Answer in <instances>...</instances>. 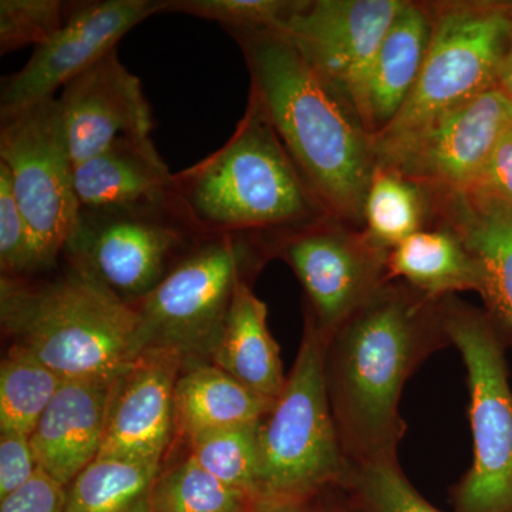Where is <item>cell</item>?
Listing matches in <instances>:
<instances>
[{"label": "cell", "mask_w": 512, "mask_h": 512, "mask_svg": "<svg viewBox=\"0 0 512 512\" xmlns=\"http://www.w3.org/2000/svg\"><path fill=\"white\" fill-rule=\"evenodd\" d=\"M201 238L170 194L143 204L82 208L62 258L136 305Z\"/></svg>", "instance_id": "9"}, {"label": "cell", "mask_w": 512, "mask_h": 512, "mask_svg": "<svg viewBox=\"0 0 512 512\" xmlns=\"http://www.w3.org/2000/svg\"><path fill=\"white\" fill-rule=\"evenodd\" d=\"M59 101L74 165L96 156L121 136H150L153 111L140 79L117 49L74 77Z\"/></svg>", "instance_id": "16"}, {"label": "cell", "mask_w": 512, "mask_h": 512, "mask_svg": "<svg viewBox=\"0 0 512 512\" xmlns=\"http://www.w3.org/2000/svg\"><path fill=\"white\" fill-rule=\"evenodd\" d=\"M0 322L63 380L113 379L141 352L136 306L69 261L40 281L2 276Z\"/></svg>", "instance_id": "4"}, {"label": "cell", "mask_w": 512, "mask_h": 512, "mask_svg": "<svg viewBox=\"0 0 512 512\" xmlns=\"http://www.w3.org/2000/svg\"><path fill=\"white\" fill-rule=\"evenodd\" d=\"M406 3L403 0L299 2L278 33L353 106L380 43Z\"/></svg>", "instance_id": "14"}, {"label": "cell", "mask_w": 512, "mask_h": 512, "mask_svg": "<svg viewBox=\"0 0 512 512\" xmlns=\"http://www.w3.org/2000/svg\"><path fill=\"white\" fill-rule=\"evenodd\" d=\"M252 512H305L303 501H258Z\"/></svg>", "instance_id": "36"}, {"label": "cell", "mask_w": 512, "mask_h": 512, "mask_svg": "<svg viewBox=\"0 0 512 512\" xmlns=\"http://www.w3.org/2000/svg\"><path fill=\"white\" fill-rule=\"evenodd\" d=\"M183 353L148 348L113 377L97 458L161 467L175 434L174 396Z\"/></svg>", "instance_id": "15"}, {"label": "cell", "mask_w": 512, "mask_h": 512, "mask_svg": "<svg viewBox=\"0 0 512 512\" xmlns=\"http://www.w3.org/2000/svg\"><path fill=\"white\" fill-rule=\"evenodd\" d=\"M392 279H403L434 301L454 292L480 291L476 259L450 227L420 229L393 248L387 256V281Z\"/></svg>", "instance_id": "23"}, {"label": "cell", "mask_w": 512, "mask_h": 512, "mask_svg": "<svg viewBox=\"0 0 512 512\" xmlns=\"http://www.w3.org/2000/svg\"><path fill=\"white\" fill-rule=\"evenodd\" d=\"M37 464L29 436L0 434V501L35 477Z\"/></svg>", "instance_id": "34"}, {"label": "cell", "mask_w": 512, "mask_h": 512, "mask_svg": "<svg viewBox=\"0 0 512 512\" xmlns=\"http://www.w3.org/2000/svg\"><path fill=\"white\" fill-rule=\"evenodd\" d=\"M269 237L227 234L201 238L146 298L137 302L141 352L170 348L207 360L220 343L235 289L262 256Z\"/></svg>", "instance_id": "7"}, {"label": "cell", "mask_w": 512, "mask_h": 512, "mask_svg": "<svg viewBox=\"0 0 512 512\" xmlns=\"http://www.w3.org/2000/svg\"><path fill=\"white\" fill-rule=\"evenodd\" d=\"M64 380L13 343L0 365V433L29 436Z\"/></svg>", "instance_id": "26"}, {"label": "cell", "mask_w": 512, "mask_h": 512, "mask_svg": "<svg viewBox=\"0 0 512 512\" xmlns=\"http://www.w3.org/2000/svg\"><path fill=\"white\" fill-rule=\"evenodd\" d=\"M228 33L251 74L249 99L274 128L320 207L343 224H362L377 160L355 107L281 33Z\"/></svg>", "instance_id": "2"}, {"label": "cell", "mask_w": 512, "mask_h": 512, "mask_svg": "<svg viewBox=\"0 0 512 512\" xmlns=\"http://www.w3.org/2000/svg\"><path fill=\"white\" fill-rule=\"evenodd\" d=\"M448 340L463 357L473 463L454 491L457 512H512V389L507 342L487 312L441 299Z\"/></svg>", "instance_id": "8"}, {"label": "cell", "mask_w": 512, "mask_h": 512, "mask_svg": "<svg viewBox=\"0 0 512 512\" xmlns=\"http://www.w3.org/2000/svg\"><path fill=\"white\" fill-rule=\"evenodd\" d=\"M429 198L420 185L399 171L376 165L363 205L367 237L392 251L423 227Z\"/></svg>", "instance_id": "25"}, {"label": "cell", "mask_w": 512, "mask_h": 512, "mask_svg": "<svg viewBox=\"0 0 512 512\" xmlns=\"http://www.w3.org/2000/svg\"><path fill=\"white\" fill-rule=\"evenodd\" d=\"M460 197L480 204L503 205L512 210V128L498 140L483 170Z\"/></svg>", "instance_id": "33"}, {"label": "cell", "mask_w": 512, "mask_h": 512, "mask_svg": "<svg viewBox=\"0 0 512 512\" xmlns=\"http://www.w3.org/2000/svg\"><path fill=\"white\" fill-rule=\"evenodd\" d=\"M510 128L512 100L495 87L448 111L377 165L399 171L441 205L471 187Z\"/></svg>", "instance_id": "12"}, {"label": "cell", "mask_w": 512, "mask_h": 512, "mask_svg": "<svg viewBox=\"0 0 512 512\" xmlns=\"http://www.w3.org/2000/svg\"><path fill=\"white\" fill-rule=\"evenodd\" d=\"M427 9L431 36L423 69L399 116L373 140L376 160L498 87L512 42V6L458 2Z\"/></svg>", "instance_id": "6"}, {"label": "cell", "mask_w": 512, "mask_h": 512, "mask_svg": "<svg viewBox=\"0 0 512 512\" xmlns=\"http://www.w3.org/2000/svg\"><path fill=\"white\" fill-rule=\"evenodd\" d=\"M298 5L291 0H165L164 12L211 20L227 32H279Z\"/></svg>", "instance_id": "29"}, {"label": "cell", "mask_w": 512, "mask_h": 512, "mask_svg": "<svg viewBox=\"0 0 512 512\" xmlns=\"http://www.w3.org/2000/svg\"><path fill=\"white\" fill-rule=\"evenodd\" d=\"M151 512H252L256 501L198 466L191 457L158 473Z\"/></svg>", "instance_id": "27"}, {"label": "cell", "mask_w": 512, "mask_h": 512, "mask_svg": "<svg viewBox=\"0 0 512 512\" xmlns=\"http://www.w3.org/2000/svg\"><path fill=\"white\" fill-rule=\"evenodd\" d=\"M160 467L96 458L66 488L63 512H151Z\"/></svg>", "instance_id": "24"}, {"label": "cell", "mask_w": 512, "mask_h": 512, "mask_svg": "<svg viewBox=\"0 0 512 512\" xmlns=\"http://www.w3.org/2000/svg\"><path fill=\"white\" fill-rule=\"evenodd\" d=\"M165 0L69 3L62 28L36 47L28 63L3 80L0 114L55 97L60 87L103 59L131 29L164 13Z\"/></svg>", "instance_id": "13"}, {"label": "cell", "mask_w": 512, "mask_h": 512, "mask_svg": "<svg viewBox=\"0 0 512 512\" xmlns=\"http://www.w3.org/2000/svg\"><path fill=\"white\" fill-rule=\"evenodd\" d=\"M276 400L252 392L207 360H187L175 386V434L185 441L231 427L258 424Z\"/></svg>", "instance_id": "21"}, {"label": "cell", "mask_w": 512, "mask_h": 512, "mask_svg": "<svg viewBox=\"0 0 512 512\" xmlns=\"http://www.w3.org/2000/svg\"><path fill=\"white\" fill-rule=\"evenodd\" d=\"M174 174L150 136H121L74 165L82 208L124 207L170 197Z\"/></svg>", "instance_id": "19"}, {"label": "cell", "mask_w": 512, "mask_h": 512, "mask_svg": "<svg viewBox=\"0 0 512 512\" xmlns=\"http://www.w3.org/2000/svg\"><path fill=\"white\" fill-rule=\"evenodd\" d=\"M211 363L252 392L276 400L286 377L279 346L268 328V309L252 291L248 278L235 289L220 343Z\"/></svg>", "instance_id": "22"}, {"label": "cell", "mask_w": 512, "mask_h": 512, "mask_svg": "<svg viewBox=\"0 0 512 512\" xmlns=\"http://www.w3.org/2000/svg\"><path fill=\"white\" fill-rule=\"evenodd\" d=\"M66 488L37 468L35 477L0 501V512H63Z\"/></svg>", "instance_id": "35"}, {"label": "cell", "mask_w": 512, "mask_h": 512, "mask_svg": "<svg viewBox=\"0 0 512 512\" xmlns=\"http://www.w3.org/2000/svg\"><path fill=\"white\" fill-rule=\"evenodd\" d=\"M326 340L306 316L284 392L259 423L258 501H303L348 478L325 379Z\"/></svg>", "instance_id": "5"}, {"label": "cell", "mask_w": 512, "mask_h": 512, "mask_svg": "<svg viewBox=\"0 0 512 512\" xmlns=\"http://www.w3.org/2000/svg\"><path fill=\"white\" fill-rule=\"evenodd\" d=\"M498 89L507 94L512 100V42L510 49H508L507 56H505L500 79H498Z\"/></svg>", "instance_id": "37"}, {"label": "cell", "mask_w": 512, "mask_h": 512, "mask_svg": "<svg viewBox=\"0 0 512 512\" xmlns=\"http://www.w3.org/2000/svg\"><path fill=\"white\" fill-rule=\"evenodd\" d=\"M346 481L367 512H441L417 493L397 460L352 466Z\"/></svg>", "instance_id": "30"}, {"label": "cell", "mask_w": 512, "mask_h": 512, "mask_svg": "<svg viewBox=\"0 0 512 512\" xmlns=\"http://www.w3.org/2000/svg\"><path fill=\"white\" fill-rule=\"evenodd\" d=\"M0 164L28 222L39 274L53 271L82 210L57 97L0 114Z\"/></svg>", "instance_id": "10"}, {"label": "cell", "mask_w": 512, "mask_h": 512, "mask_svg": "<svg viewBox=\"0 0 512 512\" xmlns=\"http://www.w3.org/2000/svg\"><path fill=\"white\" fill-rule=\"evenodd\" d=\"M67 9L62 0H0V55L45 45L62 28Z\"/></svg>", "instance_id": "31"}, {"label": "cell", "mask_w": 512, "mask_h": 512, "mask_svg": "<svg viewBox=\"0 0 512 512\" xmlns=\"http://www.w3.org/2000/svg\"><path fill=\"white\" fill-rule=\"evenodd\" d=\"M171 195L202 237H275L328 217L251 99L224 146L174 174Z\"/></svg>", "instance_id": "3"}, {"label": "cell", "mask_w": 512, "mask_h": 512, "mask_svg": "<svg viewBox=\"0 0 512 512\" xmlns=\"http://www.w3.org/2000/svg\"><path fill=\"white\" fill-rule=\"evenodd\" d=\"M444 342L441 299L389 282L326 342L330 409L352 466L396 460L404 384Z\"/></svg>", "instance_id": "1"}, {"label": "cell", "mask_w": 512, "mask_h": 512, "mask_svg": "<svg viewBox=\"0 0 512 512\" xmlns=\"http://www.w3.org/2000/svg\"><path fill=\"white\" fill-rule=\"evenodd\" d=\"M476 259L481 298L505 342H512V210L458 197L440 205Z\"/></svg>", "instance_id": "20"}, {"label": "cell", "mask_w": 512, "mask_h": 512, "mask_svg": "<svg viewBox=\"0 0 512 512\" xmlns=\"http://www.w3.org/2000/svg\"><path fill=\"white\" fill-rule=\"evenodd\" d=\"M431 36L429 9L407 2L387 30L353 99L375 140L399 116L419 79Z\"/></svg>", "instance_id": "18"}, {"label": "cell", "mask_w": 512, "mask_h": 512, "mask_svg": "<svg viewBox=\"0 0 512 512\" xmlns=\"http://www.w3.org/2000/svg\"><path fill=\"white\" fill-rule=\"evenodd\" d=\"M389 252L332 217L269 237V254L298 276L309 302L306 316L326 342L389 282Z\"/></svg>", "instance_id": "11"}, {"label": "cell", "mask_w": 512, "mask_h": 512, "mask_svg": "<svg viewBox=\"0 0 512 512\" xmlns=\"http://www.w3.org/2000/svg\"><path fill=\"white\" fill-rule=\"evenodd\" d=\"M111 380H64L30 434L37 468L64 488L99 456Z\"/></svg>", "instance_id": "17"}, {"label": "cell", "mask_w": 512, "mask_h": 512, "mask_svg": "<svg viewBox=\"0 0 512 512\" xmlns=\"http://www.w3.org/2000/svg\"><path fill=\"white\" fill-rule=\"evenodd\" d=\"M0 268L6 278L39 274L32 234L13 194L8 168L0 164Z\"/></svg>", "instance_id": "32"}, {"label": "cell", "mask_w": 512, "mask_h": 512, "mask_svg": "<svg viewBox=\"0 0 512 512\" xmlns=\"http://www.w3.org/2000/svg\"><path fill=\"white\" fill-rule=\"evenodd\" d=\"M258 424L201 434L187 441L188 457L222 483L258 498Z\"/></svg>", "instance_id": "28"}]
</instances>
